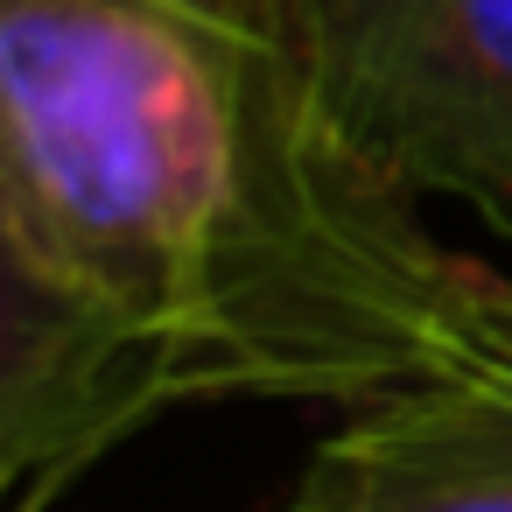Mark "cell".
<instances>
[{"instance_id":"obj_2","label":"cell","mask_w":512,"mask_h":512,"mask_svg":"<svg viewBox=\"0 0 512 512\" xmlns=\"http://www.w3.org/2000/svg\"><path fill=\"white\" fill-rule=\"evenodd\" d=\"M344 134L512 232V0H302Z\"/></svg>"},{"instance_id":"obj_1","label":"cell","mask_w":512,"mask_h":512,"mask_svg":"<svg viewBox=\"0 0 512 512\" xmlns=\"http://www.w3.org/2000/svg\"><path fill=\"white\" fill-rule=\"evenodd\" d=\"M512 393V281L337 120L302 0H0V512L197 400Z\"/></svg>"},{"instance_id":"obj_3","label":"cell","mask_w":512,"mask_h":512,"mask_svg":"<svg viewBox=\"0 0 512 512\" xmlns=\"http://www.w3.org/2000/svg\"><path fill=\"white\" fill-rule=\"evenodd\" d=\"M295 512H512V393L428 386L351 407Z\"/></svg>"}]
</instances>
